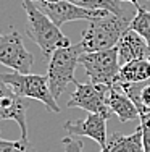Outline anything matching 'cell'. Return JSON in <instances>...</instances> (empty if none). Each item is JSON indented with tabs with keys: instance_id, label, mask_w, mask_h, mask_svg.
I'll list each match as a JSON object with an SVG mask.
<instances>
[{
	"instance_id": "cell-7",
	"label": "cell",
	"mask_w": 150,
	"mask_h": 152,
	"mask_svg": "<svg viewBox=\"0 0 150 152\" xmlns=\"http://www.w3.org/2000/svg\"><path fill=\"white\" fill-rule=\"evenodd\" d=\"M0 63L16 73H31L34 55L26 49L20 32L12 31L0 37Z\"/></svg>"
},
{
	"instance_id": "cell-1",
	"label": "cell",
	"mask_w": 150,
	"mask_h": 152,
	"mask_svg": "<svg viewBox=\"0 0 150 152\" xmlns=\"http://www.w3.org/2000/svg\"><path fill=\"white\" fill-rule=\"evenodd\" d=\"M23 8L28 18L26 34L36 45H39L44 57L50 58L57 49L71 45L70 39L39 8L34 0H23Z\"/></svg>"
},
{
	"instance_id": "cell-5",
	"label": "cell",
	"mask_w": 150,
	"mask_h": 152,
	"mask_svg": "<svg viewBox=\"0 0 150 152\" xmlns=\"http://www.w3.org/2000/svg\"><path fill=\"white\" fill-rule=\"evenodd\" d=\"M79 65L84 66L89 83L105 86H115L118 83L121 65L116 47L99 52H84L81 55Z\"/></svg>"
},
{
	"instance_id": "cell-20",
	"label": "cell",
	"mask_w": 150,
	"mask_h": 152,
	"mask_svg": "<svg viewBox=\"0 0 150 152\" xmlns=\"http://www.w3.org/2000/svg\"><path fill=\"white\" fill-rule=\"evenodd\" d=\"M34 2H42V3H55V2H60V0H34Z\"/></svg>"
},
{
	"instance_id": "cell-12",
	"label": "cell",
	"mask_w": 150,
	"mask_h": 152,
	"mask_svg": "<svg viewBox=\"0 0 150 152\" xmlns=\"http://www.w3.org/2000/svg\"><path fill=\"white\" fill-rule=\"evenodd\" d=\"M108 104L112 112L120 118L121 123H126V121H133L139 118V110L137 107L134 105V102L126 96V92L121 89L120 84L112 86L108 94Z\"/></svg>"
},
{
	"instance_id": "cell-3",
	"label": "cell",
	"mask_w": 150,
	"mask_h": 152,
	"mask_svg": "<svg viewBox=\"0 0 150 152\" xmlns=\"http://www.w3.org/2000/svg\"><path fill=\"white\" fill-rule=\"evenodd\" d=\"M83 53H84V49L81 45V42L57 49L52 53L47 66V78H49L50 91H52L55 99H58L65 92V89L68 88L70 83L76 81L74 71L79 65Z\"/></svg>"
},
{
	"instance_id": "cell-23",
	"label": "cell",
	"mask_w": 150,
	"mask_h": 152,
	"mask_svg": "<svg viewBox=\"0 0 150 152\" xmlns=\"http://www.w3.org/2000/svg\"><path fill=\"white\" fill-rule=\"evenodd\" d=\"M116 2H118V0H116Z\"/></svg>"
},
{
	"instance_id": "cell-2",
	"label": "cell",
	"mask_w": 150,
	"mask_h": 152,
	"mask_svg": "<svg viewBox=\"0 0 150 152\" xmlns=\"http://www.w3.org/2000/svg\"><path fill=\"white\" fill-rule=\"evenodd\" d=\"M131 20L133 18L128 16L126 13L121 15L107 13L105 16L89 21V26L83 32V39H81L84 52H99V50H108L116 47L121 36L129 28Z\"/></svg>"
},
{
	"instance_id": "cell-15",
	"label": "cell",
	"mask_w": 150,
	"mask_h": 152,
	"mask_svg": "<svg viewBox=\"0 0 150 152\" xmlns=\"http://www.w3.org/2000/svg\"><path fill=\"white\" fill-rule=\"evenodd\" d=\"M129 28L141 34L150 47V12L142 8L141 5H136V15L129 23Z\"/></svg>"
},
{
	"instance_id": "cell-14",
	"label": "cell",
	"mask_w": 150,
	"mask_h": 152,
	"mask_svg": "<svg viewBox=\"0 0 150 152\" xmlns=\"http://www.w3.org/2000/svg\"><path fill=\"white\" fill-rule=\"evenodd\" d=\"M107 152H144L142 147V126H139L133 134L113 133L105 146Z\"/></svg>"
},
{
	"instance_id": "cell-9",
	"label": "cell",
	"mask_w": 150,
	"mask_h": 152,
	"mask_svg": "<svg viewBox=\"0 0 150 152\" xmlns=\"http://www.w3.org/2000/svg\"><path fill=\"white\" fill-rule=\"evenodd\" d=\"M28 108H29V102H28L26 97H21L7 83H3L0 79V121L3 120L16 121L21 129L23 139H28V121H26Z\"/></svg>"
},
{
	"instance_id": "cell-17",
	"label": "cell",
	"mask_w": 150,
	"mask_h": 152,
	"mask_svg": "<svg viewBox=\"0 0 150 152\" xmlns=\"http://www.w3.org/2000/svg\"><path fill=\"white\" fill-rule=\"evenodd\" d=\"M0 152H36V147L28 139L8 141L0 137Z\"/></svg>"
},
{
	"instance_id": "cell-4",
	"label": "cell",
	"mask_w": 150,
	"mask_h": 152,
	"mask_svg": "<svg viewBox=\"0 0 150 152\" xmlns=\"http://www.w3.org/2000/svg\"><path fill=\"white\" fill-rule=\"evenodd\" d=\"M0 79L10 86L16 94L26 99L39 100L45 105V108L50 113H58L60 105L57 104V99L53 97L52 91L49 86L47 75H33V73H5L0 75Z\"/></svg>"
},
{
	"instance_id": "cell-16",
	"label": "cell",
	"mask_w": 150,
	"mask_h": 152,
	"mask_svg": "<svg viewBox=\"0 0 150 152\" xmlns=\"http://www.w3.org/2000/svg\"><path fill=\"white\" fill-rule=\"evenodd\" d=\"M68 2L86 10H105V12L115 13V15L124 13V10L120 7L116 0H68Z\"/></svg>"
},
{
	"instance_id": "cell-22",
	"label": "cell",
	"mask_w": 150,
	"mask_h": 152,
	"mask_svg": "<svg viewBox=\"0 0 150 152\" xmlns=\"http://www.w3.org/2000/svg\"><path fill=\"white\" fill-rule=\"evenodd\" d=\"M2 36H3V34H2V31H0V37H2Z\"/></svg>"
},
{
	"instance_id": "cell-11",
	"label": "cell",
	"mask_w": 150,
	"mask_h": 152,
	"mask_svg": "<svg viewBox=\"0 0 150 152\" xmlns=\"http://www.w3.org/2000/svg\"><path fill=\"white\" fill-rule=\"evenodd\" d=\"M118 49V58L120 65H124L133 60H142V58H150V47L145 42V39L141 34H137L131 28L124 31L121 39L116 44Z\"/></svg>"
},
{
	"instance_id": "cell-8",
	"label": "cell",
	"mask_w": 150,
	"mask_h": 152,
	"mask_svg": "<svg viewBox=\"0 0 150 152\" xmlns=\"http://www.w3.org/2000/svg\"><path fill=\"white\" fill-rule=\"evenodd\" d=\"M36 3L58 28L65 23H70V21H81V20L92 21L95 18L105 16L107 13H110L105 12V10H86L68 2V0H60V2L55 3H42V2H36Z\"/></svg>"
},
{
	"instance_id": "cell-18",
	"label": "cell",
	"mask_w": 150,
	"mask_h": 152,
	"mask_svg": "<svg viewBox=\"0 0 150 152\" xmlns=\"http://www.w3.org/2000/svg\"><path fill=\"white\" fill-rule=\"evenodd\" d=\"M63 146H65V152H83V141L81 139H73V137H63ZM100 152H107L103 147Z\"/></svg>"
},
{
	"instance_id": "cell-6",
	"label": "cell",
	"mask_w": 150,
	"mask_h": 152,
	"mask_svg": "<svg viewBox=\"0 0 150 152\" xmlns=\"http://www.w3.org/2000/svg\"><path fill=\"white\" fill-rule=\"evenodd\" d=\"M112 86L94 84V83H78L74 81V91L68 100L66 107L83 108L89 113L102 115L108 120L113 115L108 104V94Z\"/></svg>"
},
{
	"instance_id": "cell-10",
	"label": "cell",
	"mask_w": 150,
	"mask_h": 152,
	"mask_svg": "<svg viewBox=\"0 0 150 152\" xmlns=\"http://www.w3.org/2000/svg\"><path fill=\"white\" fill-rule=\"evenodd\" d=\"M63 128H65L66 133L71 136L91 137V139H94L102 149L107 146V142H108V137H107V118H103L102 115L89 113L84 120L66 121L65 125H63Z\"/></svg>"
},
{
	"instance_id": "cell-21",
	"label": "cell",
	"mask_w": 150,
	"mask_h": 152,
	"mask_svg": "<svg viewBox=\"0 0 150 152\" xmlns=\"http://www.w3.org/2000/svg\"><path fill=\"white\" fill-rule=\"evenodd\" d=\"M118 2H129V3H133V5H139V0H118Z\"/></svg>"
},
{
	"instance_id": "cell-13",
	"label": "cell",
	"mask_w": 150,
	"mask_h": 152,
	"mask_svg": "<svg viewBox=\"0 0 150 152\" xmlns=\"http://www.w3.org/2000/svg\"><path fill=\"white\" fill-rule=\"evenodd\" d=\"M150 79V58L133 60L121 65L118 75V84H134Z\"/></svg>"
},
{
	"instance_id": "cell-19",
	"label": "cell",
	"mask_w": 150,
	"mask_h": 152,
	"mask_svg": "<svg viewBox=\"0 0 150 152\" xmlns=\"http://www.w3.org/2000/svg\"><path fill=\"white\" fill-rule=\"evenodd\" d=\"M141 126H142V147H144V152H150V118L141 120Z\"/></svg>"
}]
</instances>
